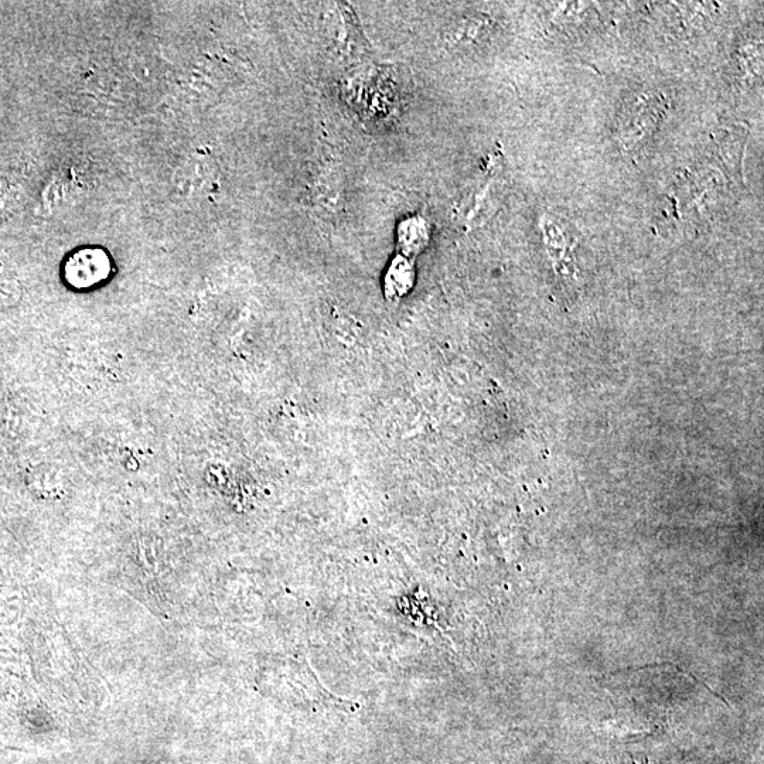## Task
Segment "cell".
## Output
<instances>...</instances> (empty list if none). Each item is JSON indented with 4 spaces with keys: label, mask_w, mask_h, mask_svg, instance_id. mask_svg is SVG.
Returning <instances> with one entry per match:
<instances>
[{
    "label": "cell",
    "mask_w": 764,
    "mask_h": 764,
    "mask_svg": "<svg viewBox=\"0 0 764 764\" xmlns=\"http://www.w3.org/2000/svg\"><path fill=\"white\" fill-rule=\"evenodd\" d=\"M109 259L100 250L77 252L68 261L66 275L68 282L77 288H87L102 281L109 275Z\"/></svg>",
    "instance_id": "7a4b0ae2"
},
{
    "label": "cell",
    "mask_w": 764,
    "mask_h": 764,
    "mask_svg": "<svg viewBox=\"0 0 764 764\" xmlns=\"http://www.w3.org/2000/svg\"><path fill=\"white\" fill-rule=\"evenodd\" d=\"M397 244L402 257H418L429 244V227L424 218L412 216L402 220L397 228Z\"/></svg>",
    "instance_id": "277c9868"
},
{
    "label": "cell",
    "mask_w": 764,
    "mask_h": 764,
    "mask_svg": "<svg viewBox=\"0 0 764 764\" xmlns=\"http://www.w3.org/2000/svg\"><path fill=\"white\" fill-rule=\"evenodd\" d=\"M668 102L657 92H643L634 97L623 112L619 139L626 149H634L647 139L667 111Z\"/></svg>",
    "instance_id": "6da1fadb"
},
{
    "label": "cell",
    "mask_w": 764,
    "mask_h": 764,
    "mask_svg": "<svg viewBox=\"0 0 764 764\" xmlns=\"http://www.w3.org/2000/svg\"><path fill=\"white\" fill-rule=\"evenodd\" d=\"M415 279L414 261L397 255V257L392 258L391 264L385 272L384 282H382L385 296L390 300L405 298L414 289Z\"/></svg>",
    "instance_id": "3957f363"
}]
</instances>
